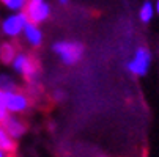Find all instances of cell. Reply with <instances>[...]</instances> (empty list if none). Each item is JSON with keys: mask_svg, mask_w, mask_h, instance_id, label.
Listing matches in <instances>:
<instances>
[{"mask_svg": "<svg viewBox=\"0 0 159 157\" xmlns=\"http://www.w3.org/2000/svg\"><path fill=\"white\" fill-rule=\"evenodd\" d=\"M13 68L16 72L22 74L25 79V82L29 83H33V80L36 79L38 72H39V63L35 57L32 55H27V54H22L19 52L14 58V61L11 63Z\"/></svg>", "mask_w": 159, "mask_h": 157, "instance_id": "obj_1", "label": "cell"}, {"mask_svg": "<svg viewBox=\"0 0 159 157\" xmlns=\"http://www.w3.org/2000/svg\"><path fill=\"white\" fill-rule=\"evenodd\" d=\"M54 52L61 58L65 64H76L84 54V44L76 41H58L54 44Z\"/></svg>", "mask_w": 159, "mask_h": 157, "instance_id": "obj_2", "label": "cell"}, {"mask_svg": "<svg viewBox=\"0 0 159 157\" xmlns=\"http://www.w3.org/2000/svg\"><path fill=\"white\" fill-rule=\"evenodd\" d=\"M25 14L29 20L36 25L39 22H44L51 16V7L44 0H29L25 5Z\"/></svg>", "mask_w": 159, "mask_h": 157, "instance_id": "obj_3", "label": "cell"}, {"mask_svg": "<svg viewBox=\"0 0 159 157\" xmlns=\"http://www.w3.org/2000/svg\"><path fill=\"white\" fill-rule=\"evenodd\" d=\"M150 63H151V54L147 47H139L134 54L132 61H129L128 64V69L135 74V76H145L148 72L150 68Z\"/></svg>", "mask_w": 159, "mask_h": 157, "instance_id": "obj_4", "label": "cell"}, {"mask_svg": "<svg viewBox=\"0 0 159 157\" xmlns=\"http://www.w3.org/2000/svg\"><path fill=\"white\" fill-rule=\"evenodd\" d=\"M27 22H29V17L25 13H17V14L8 16L2 24V32L7 36H17L20 32H24V27Z\"/></svg>", "mask_w": 159, "mask_h": 157, "instance_id": "obj_5", "label": "cell"}, {"mask_svg": "<svg viewBox=\"0 0 159 157\" xmlns=\"http://www.w3.org/2000/svg\"><path fill=\"white\" fill-rule=\"evenodd\" d=\"M7 107L11 113H22L30 107V96L19 91V89L7 93Z\"/></svg>", "mask_w": 159, "mask_h": 157, "instance_id": "obj_6", "label": "cell"}, {"mask_svg": "<svg viewBox=\"0 0 159 157\" xmlns=\"http://www.w3.org/2000/svg\"><path fill=\"white\" fill-rule=\"evenodd\" d=\"M0 126L5 129V132L8 133L11 138H20L27 132V124L22 121V120H19L17 116H14V115H8L2 121V124H0Z\"/></svg>", "mask_w": 159, "mask_h": 157, "instance_id": "obj_7", "label": "cell"}, {"mask_svg": "<svg viewBox=\"0 0 159 157\" xmlns=\"http://www.w3.org/2000/svg\"><path fill=\"white\" fill-rule=\"evenodd\" d=\"M0 151H3L8 157H16V152H17V145L14 138L8 135L2 126H0Z\"/></svg>", "mask_w": 159, "mask_h": 157, "instance_id": "obj_8", "label": "cell"}, {"mask_svg": "<svg viewBox=\"0 0 159 157\" xmlns=\"http://www.w3.org/2000/svg\"><path fill=\"white\" fill-rule=\"evenodd\" d=\"M24 35H25V39L32 44V46H39L41 41H43V33L41 30L33 24V22H27L25 27H24Z\"/></svg>", "mask_w": 159, "mask_h": 157, "instance_id": "obj_9", "label": "cell"}, {"mask_svg": "<svg viewBox=\"0 0 159 157\" xmlns=\"http://www.w3.org/2000/svg\"><path fill=\"white\" fill-rule=\"evenodd\" d=\"M17 55V49L13 42H3L0 44V61L3 64H10L14 61Z\"/></svg>", "mask_w": 159, "mask_h": 157, "instance_id": "obj_10", "label": "cell"}, {"mask_svg": "<svg viewBox=\"0 0 159 157\" xmlns=\"http://www.w3.org/2000/svg\"><path fill=\"white\" fill-rule=\"evenodd\" d=\"M0 89L5 91V93H11V91H16L17 86H16V82L10 76L0 74Z\"/></svg>", "mask_w": 159, "mask_h": 157, "instance_id": "obj_11", "label": "cell"}, {"mask_svg": "<svg viewBox=\"0 0 159 157\" xmlns=\"http://www.w3.org/2000/svg\"><path fill=\"white\" fill-rule=\"evenodd\" d=\"M153 17V5L151 2H145L140 8V19L142 22H150Z\"/></svg>", "mask_w": 159, "mask_h": 157, "instance_id": "obj_12", "label": "cell"}, {"mask_svg": "<svg viewBox=\"0 0 159 157\" xmlns=\"http://www.w3.org/2000/svg\"><path fill=\"white\" fill-rule=\"evenodd\" d=\"M5 7H8L10 10H14V11H19L22 8H25L29 0H0Z\"/></svg>", "mask_w": 159, "mask_h": 157, "instance_id": "obj_13", "label": "cell"}, {"mask_svg": "<svg viewBox=\"0 0 159 157\" xmlns=\"http://www.w3.org/2000/svg\"><path fill=\"white\" fill-rule=\"evenodd\" d=\"M8 116V107H7V93L0 89V124Z\"/></svg>", "mask_w": 159, "mask_h": 157, "instance_id": "obj_14", "label": "cell"}, {"mask_svg": "<svg viewBox=\"0 0 159 157\" xmlns=\"http://www.w3.org/2000/svg\"><path fill=\"white\" fill-rule=\"evenodd\" d=\"M0 157H8V155H7V154H5L3 151H0Z\"/></svg>", "mask_w": 159, "mask_h": 157, "instance_id": "obj_15", "label": "cell"}, {"mask_svg": "<svg viewBox=\"0 0 159 157\" xmlns=\"http://www.w3.org/2000/svg\"><path fill=\"white\" fill-rule=\"evenodd\" d=\"M60 3H63V5H66V3H68V0H60Z\"/></svg>", "mask_w": 159, "mask_h": 157, "instance_id": "obj_16", "label": "cell"}, {"mask_svg": "<svg viewBox=\"0 0 159 157\" xmlns=\"http://www.w3.org/2000/svg\"><path fill=\"white\" fill-rule=\"evenodd\" d=\"M156 10H157V13H159V0H157V5H156Z\"/></svg>", "mask_w": 159, "mask_h": 157, "instance_id": "obj_17", "label": "cell"}, {"mask_svg": "<svg viewBox=\"0 0 159 157\" xmlns=\"http://www.w3.org/2000/svg\"><path fill=\"white\" fill-rule=\"evenodd\" d=\"M143 157H148V152L147 151H143Z\"/></svg>", "mask_w": 159, "mask_h": 157, "instance_id": "obj_18", "label": "cell"}]
</instances>
